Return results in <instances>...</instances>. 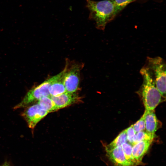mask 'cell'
I'll use <instances>...</instances> for the list:
<instances>
[{
	"label": "cell",
	"mask_w": 166,
	"mask_h": 166,
	"mask_svg": "<svg viewBox=\"0 0 166 166\" xmlns=\"http://www.w3.org/2000/svg\"><path fill=\"white\" fill-rule=\"evenodd\" d=\"M86 6L89 11V19L95 21L97 28L100 30H104L106 24L116 15L111 0H86Z\"/></svg>",
	"instance_id": "cell-1"
},
{
	"label": "cell",
	"mask_w": 166,
	"mask_h": 166,
	"mask_svg": "<svg viewBox=\"0 0 166 166\" xmlns=\"http://www.w3.org/2000/svg\"><path fill=\"white\" fill-rule=\"evenodd\" d=\"M140 73L143 79L140 92L145 110H154L161 102L163 97L157 89L152 75L145 66L141 69Z\"/></svg>",
	"instance_id": "cell-2"
},
{
	"label": "cell",
	"mask_w": 166,
	"mask_h": 166,
	"mask_svg": "<svg viewBox=\"0 0 166 166\" xmlns=\"http://www.w3.org/2000/svg\"><path fill=\"white\" fill-rule=\"evenodd\" d=\"M154 81L156 86L163 97L166 95V64L164 60L160 57H148L147 65Z\"/></svg>",
	"instance_id": "cell-3"
},
{
	"label": "cell",
	"mask_w": 166,
	"mask_h": 166,
	"mask_svg": "<svg viewBox=\"0 0 166 166\" xmlns=\"http://www.w3.org/2000/svg\"><path fill=\"white\" fill-rule=\"evenodd\" d=\"M52 81V77L30 89L26 94L23 99L14 108L16 109L28 106L34 101L38 100L45 96H50L49 89Z\"/></svg>",
	"instance_id": "cell-4"
},
{
	"label": "cell",
	"mask_w": 166,
	"mask_h": 166,
	"mask_svg": "<svg viewBox=\"0 0 166 166\" xmlns=\"http://www.w3.org/2000/svg\"><path fill=\"white\" fill-rule=\"evenodd\" d=\"M81 67L80 65L76 63L69 66L68 61L66 63L65 67L64 83L66 92L74 93L78 89Z\"/></svg>",
	"instance_id": "cell-5"
},
{
	"label": "cell",
	"mask_w": 166,
	"mask_h": 166,
	"mask_svg": "<svg viewBox=\"0 0 166 166\" xmlns=\"http://www.w3.org/2000/svg\"><path fill=\"white\" fill-rule=\"evenodd\" d=\"M48 113L37 103L28 107L22 113V115L26 121L29 127L33 129Z\"/></svg>",
	"instance_id": "cell-6"
},
{
	"label": "cell",
	"mask_w": 166,
	"mask_h": 166,
	"mask_svg": "<svg viewBox=\"0 0 166 166\" xmlns=\"http://www.w3.org/2000/svg\"><path fill=\"white\" fill-rule=\"evenodd\" d=\"M56 110L63 108L77 102L79 99L78 96L74 93L66 92L56 96H50Z\"/></svg>",
	"instance_id": "cell-7"
},
{
	"label": "cell",
	"mask_w": 166,
	"mask_h": 166,
	"mask_svg": "<svg viewBox=\"0 0 166 166\" xmlns=\"http://www.w3.org/2000/svg\"><path fill=\"white\" fill-rule=\"evenodd\" d=\"M105 150L108 157L115 166H130L121 146Z\"/></svg>",
	"instance_id": "cell-8"
},
{
	"label": "cell",
	"mask_w": 166,
	"mask_h": 166,
	"mask_svg": "<svg viewBox=\"0 0 166 166\" xmlns=\"http://www.w3.org/2000/svg\"><path fill=\"white\" fill-rule=\"evenodd\" d=\"M65 69L58 74L52 77V81L49 89L50 96H56L66 92L64 83Z\"/></svg>",
	"instance_id": "cell-9"
},
{
	"label": "cell",
	"mask_w": 166,
	"mask_h": 166,
	"mask_svg": "<svg viewBox=\"0 0 166 166\" xmlns=\"http://www.w3.org/2000/svg\"><path fill=\"white\" fill-rule=\"evenodd\" d=\"M152 141L149 140H142L133 145L132 155L137 165L141 163L144 156L148 151Z\"/></svg>",
	"instance_id": "cell-10"
},
{
	"label": "cell",
	"mask_w": 166,
	"mask_h": 166,
	"mask_svg": "<svg viewBox=\"0 0 166 166\" xmlns=\"http://www.w3.org/2000/svg\"><path fill=\"white\" fill-rule=\"evenodd\" d=\"M144 114L146 132L155 134V132L160 127L161 123L157 119L154 110H145Z\"/></svg>",
	"instance_id": "cell-11"
},
{
	"label": "cell",
	"mask_w": 166,
	"mask_h": 166,
	"mask_svg": "<svg viewBox=\"0 0 166 166\" xmlns=\"http://www.w3.org/2000/svg\"><path fill=\"white\" fill-rule=\"evenodd\" d=\"M38 104L44 110L48 113L56 110L55 105L50 96H45L38 100Z\"/></svg>",
	"instance_id": "cell-12"
},
{
	"label": "cell",
	"mask_w": 166,
	"mask_h": 166,
	"mask_svg": "<svg viewBox=\"0 0 166 166\" xmlns=\"http://www.w3.org/2000/svg\"><path fill=\"white\" fill-rule=\"evenodd\" d=\"M127 141L125 129L121 132L110 143L106 146L105 149H110L121 146Z\"/></svg>",
	"instance_id": "cell-13"
},
{
	"label": "cell",
	"mask_w": 166,
	"mask_h": 166,
	"mask_svg": "<svg viewBox=\"0 0 166 166\" xmlns=\"http://www.w3.org/2000/svg\"><path fill=\"white\" fill-rule=\"evenodd\" d=\"M132 145L126 142L123 144L121 146L124 152L125 157L130 166H136L137 164L132 155Z\"/></svg>",
	"instance_id": "cell-14"
},
{
	"label": "cell",
	"mask_w": 166,
	"mask_h": 166,
	"mask_svg": "<svg viewBox=\"0 0 166 166\" xmlns=\"http://www.w3.org/2000/svg\"><path fill=\"white\" fill-rule=\"evenodd\" d=\"M155 135L147 132L146 131H142L136 133L133 139L132 145L141 141L144 140H153Z\"/></svg>",
	"instance_id": "cell-15"
},
{
	"label": "cell",
	"mask_w": 166,
	"mask_h": 166,
	"mask_svg": "<svg viewBox=\"0 0 166 166\" xmlns=\"http://www.w3.org/2000/svg\"><path fill=\"white\" fill-rule=\"evenodd\" d=\"M115 7L117 15L129 3L136 0H111Z\"/></svg>",
	"instance_id": "cell-16"
},
{
	"label": "cell",
	"mask_w": 166,
	"mask_h": 166,
	"mask_svg": "<svg viewBox=\"0 0 166 166\" xmlns=\"http://www.w3.org/2000/svg\"><path fill=\"white\" fill-rule=\"evenodd\" d=\"M132 125L136 133L144 130L145 129V123L144 114L139 120Z\"/></svg>",
	"instance_id": "cell-17"
},
{
	"label": "cell",
	"mask_w": 166,
	"mask_h": 166,
	"mask_svg": "<svg viewBox=\"0 0 166 166\" xmlns=\"http://www.w3.org/2000/svg\"><path fill=\"white\" fill-rule=\"evenodd\" d=\"M127 141L132 145L133 139L136 133L132 125L126 129Z\"/></svg>",
	"instance_id": "cell-18"
},
{
	"label": "cell",
	"mask_w": 166,
	"mask_h": 166,
	"mask_svg": "<svg viewBox=\"0 0 166 166\" xmlns=\"http://www.w3.org/2000/svg\"><path fill=\"white\" fill-rule=\"evenodd\" d=\"M1 166H10L9 163L7 161L4 162L3 165Z\"/></svg>",
	"instance_id": "cell-19"
},
{
	"label": "cell",
	"mask_w": 166,
	"mask_h": 166,
	"mask_svg": "<svg viewBox=\"0 0 166 166\" xmlns=\"http://www.w3.org/2000/svg\"><path fill=\"white\" fill-rule=\"evenodd\" d=\"M0 166H1L0 165Z\"/></svg>",
	"instance_id": "cell-20"
}]
</instances>
